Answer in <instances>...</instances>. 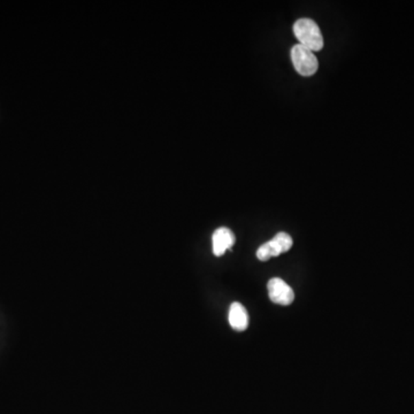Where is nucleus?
Wrapping results in <instances>:
<instances>
[{
  "instance_id": "nucleus-1",
  "label": "nucleus",
  "mask_w": 414,
  "mask_h": 414,
  "mask_svg": "<svg viewBox=\"0 0 414 414\" xmlns=\"http://www.w3.org/2000/svg\"><path fill=\"white\" fill-rule=\"evenodd\" d=\"M293 34L300 40V45L308 50L321 51L324 47V37L317 22L310 19H300L293 25Z\"/></svg>"
},
{
  "instance_id": "nucleus-2",
  "label": "nucleus",
  "mask_w": 414,
  "mask_h": 414,
  "mask_svg": "<svg viewBox=\"0 0 414 414\" xmlns=\"http://www.w3.org/2000/svg\"><path fill=\"white\" fill-rule=\"evenodd\" d=\"M291 60L293 67L297 73L302 76L315 75L318 71V59L313 53V51L308 50L307 47L296 44L291 49Z\"/></svg>"
},
{
  "instance_id": "nucleus-3",
  "label": "nucleus",
  "mask_w": 414,
  "mask_h": 414,
  "mask_svg": "<svg viewBox=\"0 0 414 414\" xmlns=\"http://www.w3.org/2000/svg\"><path fill=\"white\" fill-rule=\"evenodd\" d=\"M293 239L287 232H279L273 239L261 245L257 250V258L261 261H267L273 257L288 252L293 247Z\"/></svg>"
},
{
  "instance_id": "nucleus-4",
  "label": "nucleus",
  "mask_w": 414,
  "mask_h": 414,
  "mask_svg": "<svg viewBox=\"0 0 414 414\" xmlns=\"http://www.w3.org/2000/svg\"><path fill=\"white\" fill-rule=\"evenodd\" d=\"M268 295L271 302L279 305H290L295 300L293 288L282 279L274 278L269 280L267 284Z\"/></svg>"
},
{
  "instance_id": "nucleus-5",
  "label": "nucleus",
  "mask_w": 414,
  "mask_h": 414,
  "mask_svg": "<svg viewBox=\"0 0 414 414\" xmlns=\"http://www.w3.org/2000/svg\"><path fill=\"white\" fill-rule=\"evenodd\" d=\"M212 243H213V254L217 257H221L226 251L232 249L235 243V235L230 229L221 227L217 229L212 236Z\"/></svg>"
},
{
  "instance_id": "nucleus-6",
  "label": "nucleus",
  "mask_w": 414,
  "mask_h": 414,
  "mask_svg": "<svg viewBox=\"0 0 414 414\" xmlns=\"http://www.w3.org/2000/svg\"><path fill=\"white\" fill-rule=\"evenodd\" d=\"M228 320L232 329H235L237 332L245 330L249 326V315L245 307L237 302L232 303L229 307Z\"/></svg>"
}]
</instances>
